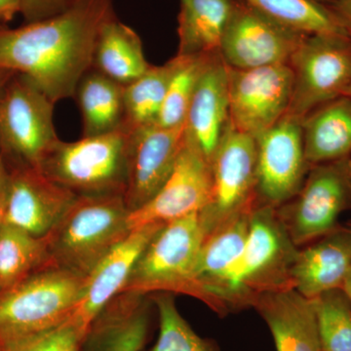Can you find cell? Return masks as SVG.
Listing matches in <instances>:
<instances>
[{"label": "cell", "instance_id": "obj_1", "mask_svg": "<svg viewBox=\"0 0 351 351\" xmlns=\"http://www.w3.org/2000/svg\"><path fill=\"white\" fill-rule=\"evenodd\" d=\"M114 0H71L61 13L17 29H0V69L27 76L54 101L73 98L92 69L104 25L117 17Z\"/></svg>", "mask_w": 351, "mask_h": 351}, {"label": "cell", "instance_id": "obj_2", "mask_svg": "<svg viewBox=\"0 0 351 351\" xmlns=\"http://www.w3.org/2000/svg\"><path fill=\"white\" fill-rule=\"evenodd\" d=\"M299 250L276 208L254 207L243 254L217 295L215 313L228 315L252 306L258 295L294 289L292 269Z\"/></svg>", "mask_w": 351, "mask_h": 351}, {"label": "cell", "instance_id": "obj_3", "mask_svg": "<svg viewBox=\"0 0 351 351\" xmlns=\"http://www.w3.org/2000/svg\"><path fill=\"white\" fill-rule=\"evenodd\" d=\"M130 210L124 195L77 196L44 237L47 267L86 277L129 232Z\"/></svg>", "mask_w": 351, "mask_h": 351}, {"label": "cell", "instance_id": "obj_4", "mask_svg": "<svg viewBox=\"0 0 351 351\" xmlns=\"http://www.w3.org/2000/svg\"><path fill=\"white\" fill-rule=\"evenodd\" d=\"M85 279L45 267L0 293V348L66 322L80 301Z\"/></svg>", "mask_w": 351, "mask_h": 351}, {"label": "cell", "instance_id": "obj_5", "mask_svg": "<svg viewBox=\"0 0 351 351\" xmlns=\"http://www.w3.org/2000/svg\"><path fill=\"white\" fill-rule=\"evenodd\" d=\"M130 133L124 127L112 133L82 137L76 142L59 140L39 169L77 196L124 195Z\"/></svg>", "mask_w": 351, "mask_h": 351}, {"label": "cell", "instance_id": "obj_6", "mask_svg": "<svg viewBox=\"0 0 351 351\" xmlns=\"http://www.w3.org/2000/svg\"><path fill=\"white\" fill-rule=\"evenodd\" d=\"M204 239L199 213L164 223L138 258L123 292L193 297L195 265Z\"/></svg>", "mask_w": 351, "mask_h": 351}, {"label": "cell", "instance_id": "obj_7", "mask_svg": "<svg viewBox=\"0 0 351 351\" xmlns=\"http://www.w3.org/2000/svg\"><path fill=\"white\" fill-rule=\"evenodd\" d=\"M54 106L27 76L16 73L11 78L0 98V152L15 162L12 166L40 168L60 140Z\"/></svg>", "mask_w": 351, "mask_h": 351}, {"label": "cell", "instance_id": "obj_8", "mask_svg": "<svg viewBox=\"0 0 351 351\" xmlns=\"http://www.w3.org/2000/svg\"><path fill=\"white\" fill-rule=\"evenodd\" d=\"M350 210L351 156L311 166L299 193L276 208L299 248L338 228L339 217Z\"/></svg>", "mask_w": 351, "mask_h": 351}, {"label": "cell", "instance_id": "obj_9", "mask_svg": "<svg viewBox=\"0 0 351 351\" xmlns=\"http://www.w3.org/2000/svg\"><path fill=\"white\" fill-rule=\"evenodd\" d=\"M288 66L293 73L288 114L302 119L314 108L348 93L351 84V36L307 34Z\"/></svg>", "mask_w": 351, "mask_h": 351}, {"label": "cell", "instance_id": "obj_10", "mask_svg": "<svg viewBox=\"0 0 351 351\" xmlns=\"http://www.w3.org/2000/svg\"><path fill=\"white\" fill-rule=\"evenodd\" d=\"M211 170V195L199 212L205 237L228 219L257 206L255 138L230 124L212 158Z\"/></svg>", "mask_w": 351, "mask_h": 351}, {"label": "cell", "instance_id": "obj_11", "mask_svg": "<svg viewBox=\"0 0 351 351\" xmlns=\"http://www.w3.org/2000/svg\"><path fill=\"white\" fill-rule=\"evenodd\" d=\"M307 34L272 19L243 0H233L219 54L232 69L288 64Z\"/></svg>", "mask_w": 351, "mask_h": 351}, {"label": "cell", "instance_id": "obj_12", "mask_svg": "<svg viewBox=\"0 0 351 351\" xmlns=\"http://www.w3.org/2000/svg\"><path fill=\"white\" fill-rule=\"evenodd\" d=\"M302 120L286 114L255 138L257 206L278 208L302 189L311 166L307 162Z\"/></svg>", "mask_w": 351, "mask_h": 351}, {"label": "cell", "instance_id": "obj_13", "mask_svg": "<svg viewBox=\"0 0 351 351\" xmlns=\"http://www.w3.org/2000/svg\"><path fill=\"white\" fill-rule=\"evenodd\" d=\"M230 123L241 133L257 137L288 113L293 73L288 64L250 69L228 66Z\"/></svg>", "mask_w": 351, "mask_h": 351}, {"label": "cell", "instance_id": "obj_14", "mask_svg": "<svg viewBox=\"0 0 351 351\" xmlns=\"http://www.w3.org/2000/svg\"><path fill=\"white\" fill-rule=\"evenodd\" d=\"M211 189V163L184 140L169 179L149 202L131 212L129 228L166 223L199 213L210 199Z\"/></svg>", "mask_w": 351, "mask_h": 351}, {"label": "cell", "instance_id": "obj_15", "mask_svg": "<svg viewBox=\"0 0 351 351\" xmlns=\"http://www.w3.org/2000/svg\"><path fill=\"white\" fill-rule=\"evenodd\" d=\"M184 142V126L152 125L131 131L128 180L124 193L130 212L149 202L167 182Z\"/></svg>", "mask_w": 351, "mask_h": 351}, {"label": "cell", "instance_id": "obj_16", "mask_svg": "<svg viewBox=\"0 0 351 351\" xmlns=\"http://www.w3.org/2000/svg\"><path fill=\"white\" fill-rule=\"evenodd\" d=\"M10 171L3 223L44 237L77 195L52 181L39 168L8 166Z\"/></svg>", "mask_w": 351, "mask_h": 351}, {"label": "cell", "instance_id": "obj_17", "mask_svg": "<svg viewBox=\"0 0 351 351\" xmlns=\"http://www.w3.org/2000/svg\"><path fill=\"white\" fill-rule=\"evenodd\" d=\"M163 226L156 223L133 228L86 276L80 301L69 318L83 337L95 317L123 292L138 258Z\"/></svg>", "mask_w": 351, "mask_h": 351}, {"label": "cell", "instance_id": "obj_18", "mask_svg": "<svg viewBox=\"0 0 351 351\" xmlns=\"http://www.w3.org/2000/svg\"><path fill=\"white\" fill-rule=\"evenodd\" d=\"M228 66L214 53L203 71L184 122V140L211 163L230 126Z\"/></svg>", "mask_w": 351, "mask_h": 351}, {"label": "cell", "instance_id": "obj_19", "mask_svg": "<svg viewBox=\"0 0 351 351\" xmlns=\"http://www.w3.org/2000/svg\"><path fill=\"white\" fill-rule=\"evenodd\" d=\"M149 295L123 292L92 321L80 351H142L151 327Z\"/></svg>", "mask_w": 351, "mask_h": 351}, {"label": "cell", "instance_id": "obj_20", "mask_svg": "<svg viewBox=\"0 0 351 351\" xmlns=\"http://www.w3.org/2000/svg\"><path fill=\"white\" fill-rule=\"evenodd\" d=\"M251 211L242 212L228 219L203 240L193 276V297L212 311L217 295L243 254L250 228Z\"/></svg>", "mask_w": 351, "mask_h": 351}, {"label": "cell", "instance_id": "obj_21", "mask_svg": "<svg viewBox=\"0 0 351 351\" xmlns=\"http://www.w3.org/2000/svg\"><path fill=\"white\" fill-rule=\"evenodd\" d=\"M351 269V232L339 226L300 249L292 269L293 288L309 300L341 289Z\"/></svg>", "mask_w": 351, "mask_h": 351}, {"label": "cell", "instance_id": "obj_22", "mask_svg": "<svg viewBox=\"0 0 351 351\" xmlns=\"http://www.w3.org/2000/svg\"><path fill=\"white\" fill-rule=\"evenodd\" d=\"M252 307L267 323L276 351H321L313 300L288 289L258 295Z\"/></svg>", "mask_w": 351, "mask_h": 351}, {"label": "cell", "instance_id": "obj_23", "mask_svg": "<svg viewBox=\"0 0 351 351\" xmlns=\"http://www.w3.org/2000/svg\"><path fill=\"white\" fill-rule=\"evenodd\" d=\"M307 162H329L351 156V97L348 95L314 108L302 120Z\"/></svg>", "mask_w": 351, "mask_h": 351}, {"label": "cell", "instance_id": "obj_24", "mask_svg": "<svg viewBox=\"0 0 351 351\" xmlns=\"http://www.w3.org/2000/svg\"><path fill=\"white\" fill-rule=\"evenodd\" d=\"M82 113V137L112 133L125 127L124 86L91 69L76 87Z\"/></svg>", "mask_w": 351, "mask_h": 351}, {"label": "cell", "instance_id": "obj_25", "mask_svg": "<svg viewBox=\"0 0 351 351\" xmlns=\"http://www.w3.org/2000/svg\"><path fill=\"white\" fill-rule=\"evenodd\" d=\"M151 66L145 59L142 40L132 27L117 17L104 25L95 48L92 69L125 86Z\"/></svg>", "mask_w": 351, "mask_h": 351}, {"label": "cell", "instance_id": "obj_26", "mask_svg": "<svg viewBox=\"0 0 351 351\" xmlns=\"http://www.w3.org/2000/svg\"><path fill=\"white\" fill-rule=\"evenodd\" d=\"M232 4L233 0H188L180 5L177 55L219 52Z\"/></svg>", "mask_w": 351, "mask_h": 351}, {"label": "cell", "instance_id": "obj_27", "mask_svg": "<svg viewBox=\"0 0 351 351\" xmlns=\"http://www.w3.org/2000/svg\"><path fill=\"white\" fill-rule=\"evenodd\" d=\"M44 237L2 223L0 226V291L8 290L36 270L47 267Z\"/></svg>", "mask_w": 351, "mask_h": 351}, {"label": "cell", "instance_id": "obj_28", "mask_svg": "<svg viewBox=\"0 0 351 351\" xmlns=\"http://www.w3.org/2000/svg\"><path fill=\"white\" fill-rule=\"evenodd\" d=\"M175 64V58L162 66L152 64L144 75L124 86L127 129L156 125Z\"/></svg>", "mask_w": 351, "mask_h": 351}, {"label": "cell", "instance_id": "obj_29", "mask_svg": "<svg viewBox=\"0 0 351 351\" xmlns=\"http://www.w3.org/2000/svg\"><path fill=\"white\" fill-rule=\"evenodd\" d=\"M269 17L304 34H348L331 9L316 0H243Z\"/></svg>", "mask_w": 351, "mask_h": 351}, {"label": "cell", "instance_id": "obj_30", "mask_svg": "<svg viewBox=\"0 0 351 351\" xmlns=\"http://www.w3.org/2000/svg\"><path fill=\"white\" fill-rule=\"evenodd\" d=\"M212 54L195 56L176 55L174 71L171 76L156 125L163 128L184 126L195 88Z\"/></svg>", "mask_w": 351, "mask_h": 351}, {"label": "cell", "instance_id": "obj_31", "mask_svg": "<svg viewBox=\"0 0 351 351\" xmlns=\"http://www.w3.org/2000/svg\"><path fill=\"white\" fill-rule=\"evenodd\" d=\"M321 351H351V304L341 288L313 300Z\"/></svg>", "mask_w": 351, "mask_h": 351}, {"label": "cell", "instance_id": "obj_32", "mask_svg": "<svg viewBox=\"0 0 351 351\" xmlns=\"http://www.w3.org/2000/svg\"><path fill=\"white\" fill-rule=\"evenodd\" d=\"M152 300L158 313L159 335L149 351H218L191 329L178 311L173 294L156 293Z\"/></svg>", "mask_w": 351, "mask_h": 351}, {"label": "cell", "instance_id": "obj_33", "mask_svg": "<svg viewBox=\"0 0 351 351\" xmlns=\"http://www.w3.org/2000/svg\"><path fill=\"white\" fill-rule=\"evenodd\" d=\"M83 336L71 319L50 331L0 348V351H80Z\"/></svg>", "mask_w": 351, "mask_h": 351}, {"label": "cell", "instance_id": "obj_34", "mask_svg": "<svg viewBox=\"0 0 351 351\" xmlns=\"http://www.w3.org/2000/svg\"><path fill=\"white\" fill-rule=\"evenodd\" d=\"M71 0H21V13L27 23L36 22L61 13Z\"/></svg>", "mask_w": 351, "mask_h": 351}, {"label": "cell", "instance_id": "obj_35", "mask_svg": "<svg viewBox=\"0 0 351 351\" xmlns=\"http://www.w3.org/2000/svg\"><path fill=\"white\" fill-rule=\"evenodd\" d=\"M9 179H10V171L5 158L0 152V226L3 223L7 195H8Z\"/></svg>", "mask_w": 351, "mask_h": 351}, {"label": "cell", "instance_id": "obj_36", "mask_svg": "<svg viewBox=\"0 0 351 351\" xmlns=\"http://www.w3.org/2000/svg\"><path fill=\"white\" fill-rule=\"evenodd\" d=\"M327 6L351 36V0H337Z\"/></svg>", "mask_w": 351, "mask_h": 351}, {"label": "cell", "instance_id": "obj_37", "mask_svg": "<svg viewBox=\"0 0 351 351\" xmlns=\"http://www.w3.org/2000/svg\"><path fill=\"white\" fill-rule=\"evenodd\" d=\"M21 0H0V23L9 22L21 13Z\"/></svg>", "mask_w": 351, "mask_h": 351}, {"label": "cell", "instance_id": "obj_38", "mask_svg": "<svg viewBox=\"0 0 351 351\" xmlns=\"http://www.w3.org/2000/svg\"><path fill=\"white\" fill-rule=\"evenodd\" d=\"M15 75L16 73H13V71L0 69V98H1L2 95H3V92L4 90H5L7 84H8V82H10L11 78H12Z\"/></svg>", "mask_w": 351, "mask_h": 351}, {"label": "cell", "instance_id": "obj_39", "mask_svg": "<svg viewBox=\"0 0 351 351\" xmlns=\"http://www.w3.org/2000/svg\"><path fill=\"white\" fill-rule=\"evenodd\" d=\"M341 290L345 292L346 297L348 298L351 304V269L346 276L345 281H343V286H341Z\"/></svg>", "mask_w": 351, "mask_h": 351}, {"label": "cell", "instance_id": "obj_40", "mask_svg": "<svg viewBox=\"0 0 351 351\" xmlns=\"http://www.w3.org/2000/svg\"><path fill=\"white\" fill-rule=\"evenodd\" d=\"M316 1L320 2V3L325 4V5H329L332 2L337 1V0H316Z\"/></svg>", "mask_w": 351, "mask_h": 351}, {"label": "cell", "instance_id": "obj_41", "mask_svg": "<svg viewBox=\"0 0 351 351\" xmlns=\"http://www.w3.org/2000/svg\"><path fill=\"white\" fill-rule=\"evenodd\" d=\"M188 0H180V5H182V4L186 3Z\"/></svg>", "mask_w": 351, "mask_h": 351}, {"label": "cell", "instance_id": "obj_42", "mask_svg": "<svg viewBox=\"0 0 351 351\" xmlns=\"http://www.w3.org/2000/svg\"><path fill=\"white\" fill-rule=\"evenodd\" d=\"M346 95H348V96L351 97V84H350V88H348V93H346Z\"/></svg>", "mask_w": 351, "mask_h": 351}, {"label": "cell", "instance_id": "obj_43", "mask_svg": "<svg viewBox=\"0 0 351 351\" xmlns=\"http://www.w3.org/2000/svg\"><path fill=\"white\" fill-rule=\"evenodd\" d=\"M348 228H350V232H351V223H350V226H348Z\"/></svg>", "mask_w": 351, "mask_h": 351}, {"label": "cell", "instance_id": "obj_44", "mask_svg": "<svg viewBox=\"0 0 351 351\" xmlns=\"http://www.w3.org/2000/svg\"><path fill=\"white\" fill-rule=\"evenodd\" d=\"M0 293H1V291H0Z\"/></svg>", "mask_w": 351, "mask_h": 351}]
</instances>
